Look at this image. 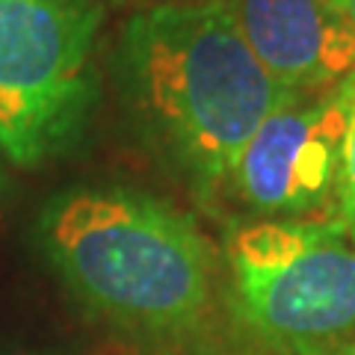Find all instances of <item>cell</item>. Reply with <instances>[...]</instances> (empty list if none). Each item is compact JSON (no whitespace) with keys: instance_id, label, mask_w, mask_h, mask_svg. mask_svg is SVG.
Here are the masks:
<instances>
[{"instance_id":"7a4b0ae2","label":"cell","mask_w":355,"mask_h":355,"mask_svg":"<svg viewBox=\"0 0 355 355\" xmlns=\"http://www.w3.org/2000/svg\"><path fill=\"white\" fill-rule=\"evenodd\" d=\"M44 258L98 317L151 338L190 335L214 296V249L181 210L128 187L51 198Z\"/></svg>"},{"instance_id":"6da1fadb","label":"cell","mask_w":355,"mask_h":355,"mask_svg":"<svg viewBox=\"0 0 355 355\" xmlns=\"http://www.w3.org/2000/svg\"><path fill=\"white\" fill-rule=\"evenodd\" d=\"M116 69L146 142L205 196L228 187L252 133L296 95L252 53L225 0L137 12L121 33Z\"/></svg>"},{"instance_id":"3957f363","label":"cell","mask_w":355,"mask_h":355,"mask_svg":"<svg viewBox=\"0 0 355 355\" xmlns=\"http://www.w3.org/2000/svg\"><path fill=\"white\" fill-rule=\"evenodd\" d=\"M234 305L279 355H355V237L340 219H261L225 243Z\"/></svg>"},{"instance_id":"5b68a950","label":"cell","mask_w":355,"mask_h":355,"mask_svg":"<svg viewBox=\"0 0 355 355\" xmlns=\"http://www.w3.org/2000/svg\"><path fill=\"white\" fill-rule=\"evenodd\" d=\"M349 86L291 95L275 107L240 151L228 187L266 219H296L335 193Z\"/></svg>"},{"instance_id":"9c48e42d","label":"cell","mask_w":355,"mask_h":355,"mask_svg":"<svg viewBox=\"0 0 355 355\" xmlns=\"http://www.w3.org/2000/svg\"><path fill=\"white\" fill-rule=\"evenodd\" d=\"M139 3H151V6H163V3H190V0H139Z\"/></svg>"},{"instance_id":"ba28073f","label":"cell","mask_w":355,"mask_h":355,"mask_svg":"<svg viewBox=\"0 0 355 355\" xmlns=\"http://www.w3.org/2000/svg\"><path fill=\"white\" fill-rule=\"evenodd\" d=\"M331 6L338 9V15L347 21V27L355 33V0H331Z\"/></svg>"},{"instance_id":"52a82bcc","label":"cell","mask_w":355,"mask_h":355,"mask_svg":"<svg viewBox=\"0 0 355 355\" xmlns=\"http://www.w3.org/2000/svg\"><path fill=\"white\" fill-rule=\"evenodd\" d=\"M349 86V121L343 133V151H340V169H338V219L347 225V231L355 237V71L347 77Z\"/></svg>"},{"instance_id":"277c9868","label":"cell","mask_w":355,"mask_h":355,"mask_svg":"<svg viewBox=\"0 0 355 355\" xmlns=\"http://www.w3.org/2000/svg\"><path fill=\"white\" fill-rule=\"evenodd\" d=\"M98 0H0V151L39 166L80 130L92 101Z\"/></svg>"},{"instance_id":"8992f818","label":"cell","mask_w":355,"mask_h":355,"mask_svg":"<svg viewBox=\"0 0 355 355\" xmlns=\"http://www.w3.org/2000/svg\"><path fill=\"white\" fill-rule=\"evenodd\" d=\"M243 39L287 92H323L355 71V33L331 0H225Z\"/></svg>"}]
</instances>
